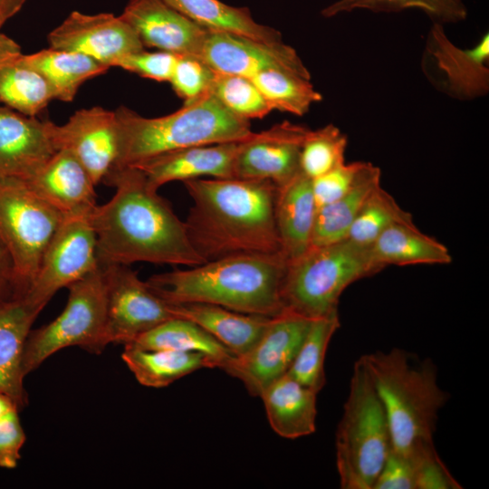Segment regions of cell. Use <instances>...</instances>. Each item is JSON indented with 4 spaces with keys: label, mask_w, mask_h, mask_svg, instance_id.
Masks as SVG:
<instances>
[{
    "label": "cell",
    "mask_w": 489,
    "mask_h": 489,
    "mask_svg": "<svg viewBox=\"0 0 489 489\" xmlns=\"http://www.w3.org/2000/svg\"><path fill=\"white\" fill-rule=\"evenodd\" d=\"M102 183L115 187V194L90 214L100 264L146 262L191 267L205 263L185 222L139 168L111 169Z\"/></svg>",
    "instance_id": "obj_1"
},
{
    "label": "cell",
    "mask_w": 489,
    "mask_h": 489,
    "mask_svg": "<svg viewBox=\"0 0 489 489\" xmlns=\"http://www.w3.org/2000/svg\"><path fill=\"white\" fill-rule=\"evenodd\" d=\"M185 221L205 262L235 254H281L274 217L276 186L269 180L195 178Z\"/></svg>",
    "instance_id": "obj_2"
},
{
    "label": "cell",
    "mask_w": 489,
    "mask_h": 489,
    "mask_svg": "<svg viewBox=\"0 0 489 489\" xmlns=\"http://www.w3.org/2000/svg\"><path fill=\"white\" fill-rule=\"evenodd\" d=\"M286 264L282 254H235L153 274L146 282L168 302H206L274 317L283 312L281 284Z\"/></svg>",
    "instance_id": "obj_3"
},
{
    "label": "cell",
    "mask_w": 489,
    "mask_h": 489,
    "mask_svg": "<svg viewBox=\"0 0 489 489\" xmlns=\"http://www.w3.org/2000/svg\"><path fill=\"white\" fill-rule=\"evenodd\" d=\"M114 111L118 154L111 169L180 149L240 141L254 133L248 120L232 113L210 91L161 117H143L125 106Z\"/></svg>",
    "instance_id": "obj_4"
},
{
    "label": "cell",
    "mask_w": 489,
    "mask_h": 489,
    "mask_svg": "<svg viewBox=\"0 0 489 489\" xmlns=\"http://www.w3.org/2000/svg\"><path fill=\"white\" fill-rule=\"evenodd\" d=\"M362 358L388 417L392 449L409 455L434 443L437 413L448 399L438 386L434 363L414 360L398 348Z\"/></svg>",
    "instance_id": "obj_5"
},
{
    "label": "cell",
    "mask_w": 489,
    "mask_h": 489,
    "mask_svg": "<svg viewBox=\"0 0 489 489\" xmlns=\"http://www.w3.org/2000/svg\"><path fill=\"white\" fill-rule=\"evenodd\" d=\"M382 269L369 247L348 239L311 245L286 264L281 284L283 312L310 320L338 312L340 297L348 286Z\"/></svg>",
    "instance_id": "obj_6"
},
{
    "label": "cell",
    "mask_w": 489,
    "mask_h": 489,
    "mask_svg": "<svg viewBox=\"0 0 489 489\" xmlns=\"http://www.w3.org/2000/svg\"><path fill=\"white\" fill-rule=\"evenodd\" d=\"M336 465L342 489H372L392 450L388 417L362 356L336 432Z\"/></svg>",
    "instance_id": "obj_7"
},
{
    "label": "cell",
    "mask_w": 489,
    "mask_h": 489,
    "mask_svg": "<svg viewBox=\"0 0 489 489\" xmlns=\"http://www.w3.org/2000/svg\"><path fill=\"white\" fill-rule=\"evenodd\" d=\"M65 308L53 321L31 330L24 344L23 372L35 370L60 350L78 346L100 354L107 338V296L103 270L97 268L67 287Z\"/></svg>",
    "instance_id": "obj_8"
},
{
    "label": "cell",
    "mask_w": 489,
    "mask_h": 489,
    "mask_svg": "<svg viewBox=\"0 0 489 489\" xmlns=\"http://www.w3.org/2000/svg\"><path fill=\"white\" fill-rule=\"evenodd\" d=\"M63 217L24 179L0 177V242L11 257L20 299L29 291Z\"/></svg>",
    "instance_id": "obj_9"
},
{
    "label": "cell",
    "mask_w": 489,
    "mask_h": 489,
    "mask_svg": "<svg viewBox=\"0 0 489 489\" xmlns=\"http://www.w3.org/2000/svg\"><path fill=\"white\" fill-rule=\"evenodd\" d=\"M99 265L90 214L64 216L44 250L24 299L42 312L60 289L67 288Z\"/></svg>",
    "instance_id": "obj_10"
},
{
    "label": "cell",
    "mask_w": 489,
    "mask_h": 489,
    "mask_svg": "<svg viewBox=\"0 0 489 489\" xmlns=\"http://www.w3.org/2000/svg\"><path fill=\"white\" fill-rule=\"evenodd\" d=\"M101 267L106 286L109 343L124 345L162 322L177 318L172 304L141 281L129 265Z\"/></svg>",
    "instance_id": "obj_11"
},
{
    "label": "cell",
    "mask_w": 489,
    "mask_h": 489,
    "mask_svg": "<svg viewBox=\"0 0 489 489\" xmlns=\"http://www.w3.org/2000/svg\"><path fill=\"white\" fill-rule=\"evenodd\" d=\"M311 321L288 312L273 317L256 343L245 353L234 356L222 369L240 379L252 396L260 397L288 372Z\"/></svg>",
    "instance_id": "obj_12"
},
{
    "label": "cell",
    "mask_w": 489,
    "mask_h": 489,
    "mask_svg": "<svg viewBox=\"0 0 489 489\" xmlns=\"http://www.w3.org/2000/svg\"><path fill=\"white\" fill-rule=\"evenodd\" d=\"M489 34L471 48H459L435 22L427 39L423 70L442 91L459 100L484 96L489 91Z\"/></svg>",
    "instance_id": "obj_13"
},
{
    "label": "cell",
    "mask_w": 489,
    "mask_h": 489,
    "mask_svg": "<svg viewBox=\"0 0 489 489\" xmlns=\"http://www.w3.org/2000/svg\"><path fill=\"white\" fill-rule=\"evenodd\" d=\"M199 59L212 70L251 78L270 70L311 80L297 52L283 41L263 42L244 35L207 30Z\"/></svg>",
    "instance_id": "obj_14"
},
{
    "label": "cell",
    "mask_w": 489,
    "mask_h": 489,
    "mask_svg": "<svg viewBox=\"0 0 489 489\" xmlns=\"http://www.w3.org/2000/svg\"><path fill=\"white\" fill-rule=\"evenodd\" d=\"M49 47L78 52L110 67L145 49L135 30L120 15L72 12L47 35Z\"/></svg>",
    "instance_id": "obj_15"
},
{
    "label": "cell",
    "mask_w": 489,
    "mask_h": 489,
    "mask_svg": "<svg viewBox=\"0 0 489 489\" xmlns=\"http://www.w3.org/2000/svg\"><path fill=\"white\" fill-rule=\"evenodd\" d=\"M55 150L71 152L84 167L93 183L102 182L118 154L115 111L100 106L76 110L62 125L47 120Z\"/></svg>",
    "instance_id": "obj_16"
},
{
    "label": "cell",
    "mask_w": 489,
    "mask_h": 489,
    "mask_svg": "<svg viewBox=\"0 0 489 489\" xmlns=\"http://www.w3.org/2000/svg\"><path fill=\"white\" fill-rule=\"evenodd\" d=\"M309 130L284 121L254 132L240 143L235 178L269 180L275 186L286 183L301 172V149Z\"/></svg>",
    "instance_id": "obj_17"
},
{
    "label": "cell",
    "mask_w": 489,
    "mask_h": 489,
    "mask_svg": "<svg viewBox=\"0 0 489 489\" xmlns=\"http://www.w3.org/2000/svg\"><path fill=\"white\" fill-rule=\"evenodd\" d=\"M120 17L135 30L144 47L177 56L199 58L208 30L163 0H129Z\"/></svg>",
    "instance_id": "obj_18"
},
{
    "label": "cell",
    "mask_w": 489,
    "mask_h": 489,
    "mask_svg": "<svg viewBox=\"0 0 489 489\" xmlns=\"http://www.w3.org/2000/svg\"><path fill=\"white\" fill-rule=\"evenodd\" d=\"M241 141L180 149L131 167L139 168L150 187L156 190L172 181L184 182L205 177L235 178V163Z\"/></svg>",
    "instance_id": "obj_19"
},
{
    "label": "cell",
    "mask_w": 489,
    "mask_h": 489,
    "mask_svg": "<svg viewBox=\"0 0 489 489\" xmlns=\"http://www.w3.org/2000/svg\"><path fill=\"white\" fill-rule=\"evenodd\" d=\"M55 151L47 120L0 104V177L27 179Z\"/></svg>",
    "instance_id": "obj_20"
},
{
    "label": "cell",
    "mask_w": 489,
    "mask_h": 489,
    "mask_svg": "<svg viewBox=\"0 0 489 489\" xmlns=\"http://www.w3.org/2000/svg\"><path fill=\"white\" fill-rule=\"evenodd\" d=\"M33 191L63 216L91 214L97 206L95 184L69 151H55L29 178Z\"/></svg>",
    "instance_id": "obj_21"
},
{
    "label": "cell",
    "mask_w": 489,
    "mask_h": 489,
    "mask_svg": "<svg viewBox=\"0 0 489 489\" xmlns=\"http://www.w3.org/2000/svg\"><path fill=\"white\" fill-rule=\"evenodd\" d=\"M316 211L312 179L302 172L276 186L275 225L281 254L287 262L311 246Z\"/></svg>",
    "instance_id": "obj_22"
},
{
    "label": "cell",
    "mask_w": 489,
    "mask_h": 489,
    "mask_svg": "<svg viewBox=\"0 0 489 489\" xmlns=\"http://www.w3.org/2000/svg\"><path fill=\"white\" fill-rule=\"evenodd\" d=\"M41 312L24 299L0 303V393L26 407L23 355L32 325Z\"/></svg>",
    "instance_id": "obj_23"
},
{
    "label": "cell",
    "mask_w": 489,
    "mask_h": 489,
    "mask_svg": "<svg viewBox=\"0 0 489 489\" xmlns=\"http://www.w3.org/2000/svg\"><path fill=\"white\" fill-rule=\"evenodd\" d=\"M170 303L176 317L197 324L235 356L245 353L256 343L273 318L206 302Z\"/></svg>",
    "instance_id": "obj_24"
},
{
    "label": "cell",
    "mask_w": 489,
    "mask_h": 489,
    "mask_svg": "<svg viewBox=\"0 0 489 489\" xmlns=\"http://www.w3.org/2000/svg\"><path fill=\"white\" fill-rule=\"evenodd\" d=\"M52 100L47 82L26 64L20 45L0 32V104L37 117Z\"/></svg>",
    "instance_id": "obj_25"
},
{
    "label": "cell",
    "mask_w": 489,
    "mask_h": 489,
    "mask_svg": "<svg viewBox=\"0 0 489 489\" xmlns=\"http://www.w3.org/2000/svg\"><path fill=\"white\" fill-rule=\"evenodd\" d=\"M317 394L288 373L271 383L260 398L272 429L288 439L314 433Z\"/></svg>",
    "instance_id": "obj_26"
},
{
    "label": "cell",
    "mask_w": 489,
    "mask_h": 489,
    "mask_svg": "<svg viewBox=\"0 0 489 489\" xmlns=\"http://www.w3.org/2000/svg\"><path fill=\"white\" fill-rule=\"evenodd\" d=\"M24 60L47 82L53 100L70 102L87 81L110 68L78 52L49 47L24 54Z\"/></svg>",
    "instance_id": "obj_27"
},
{
    "label": "cell",
    "mask_w": 489,
    "mask_h": 489,
    "mask_svg": "<svg viewBox=\"0 0 489 489\" xmlns=\"http://www.w3.org/2000/svg\"><path fill=\"white\" fill-rule=\"evenodd\" d=\"M369 249L382 268L390 264H448L453 259L445 244L424 234L414 222L391 225Z\"/></svg>",
    "instance_id": "obj_28"
},
{
    "label": "cell",
    "mask_w": 489,
    "mask_h": 489,
    "mask_svg": "<svg viewBox=\"0 0 489 489\" xmlns=\"http://www.w3.org/2000/svg\"><path fill=\"white\" fill-rule=\"evenodd\" d=\"M121 358L141 385L156 388L167 387L196 370L217 368L214 359L200 352L125 345Z\"/></svg>",
    "instance_id": "obj_29"
},
{
    "label": "cell",
    "mask_w": 489,
    "mask_h": 489,
    "mask_svg": "<svg viewBox=\"0 0 489 489\" xmlns=\"http://www.w3.org/2000/svg\"><path fill=\"white\" fill-rule=\"evenodd\" d=\"M380 169L363 162L351 187L336 201L317 208L311 245L345 239L369 195L380 187Z\"/></svg>",
    "instance_id": "obj_30"
},
{
    "label": "cell",
    "mask_w": 489,
    "mask_h": 489,
    "mask_svg": "<svg viewBox=\"0 0 489 489\" xmlns=\"http://www.w3.org/2000/svg\"><path fill=\"white\" fill-rule=\"evenodd\" d=\"M200 26L244 35L263 42H279L282 34L255 22L245 7L228 5L220 0H163Z\"/></svg>",
    "instance_id": "obj_31"
},
{
    "label": "cell",
    "mask_w": 489,
    "mask_h": 489,
    "mask_svg": "<svg viewBox=\"0 0 489 489\" xmlns=\"http://www.w3.org/2000/svg\"><path fill=\"white\" fill-rule=\"evenodd\" d=\"M125 345L145 350L200 352L214 359L220 369L235 356L200 326L183 318L168 320Z\"/></svg>",
    "instance_id": "obj_32"
},
{
    "label": "cell",
    "mask_w": 489,
    "mask_h": 489,
    "mask_svg": "<svg viewBox=\"0 0 489 489\" xmlns=\"http://www.w3.org/2000/svg\"><path fill=\"white\" fill-rule=\"evenodd\" d=\"M338 312L312 319L288 374L319 393L326 383L324 360L329 343L340 328Z\"/></svg>",
    "instance_id": "obj_33"
},
{
    "label": "cell",
    "mask_w": 489,
    "mask_h": 489,
    "mask_svg": "<svg viewBox=\"0 0 489 489\" xmlns=\"http://www.w3.org/2000/svg\"><path fill=\"white\" fill-rule=\"evenodd\" d=\"M273 110L303 116L313 103L321 101L322 96L311 80L277 70L259 72L250 78Z\"/></svg>",
    "instance_id": "obj_34"
},
{
    "label": "cell",
    "mask_w": 489,
    "mask_h": 489,
    "mask_svg": "<svg viewBox=\"0 0 489 489\" xmlns=\"http://www.w3.org/2000/svg\"><path fill=\"white\" fill-rule=\"evenodd\" d=\"M410 222H414L412 215L380 186L363 204L345 239L360 246L369 247L391 225Z\"/></svg>",
    "instance_id": "obj_35"
},
{
    "label": "cell",
    "mask_w": 489,
    "mask_h": 489,
    "mask_svg": "<svg viewBox=\"0 0 489 489\" xmlns=\"http://www.w3.org/2000/svg\"><path fill=\"white\" fill-rule=\"evenodd\" d=\"M417 8L436 23H456L466 18L467 9L463 0H339L321 11L324 17L358 9L375 13L400 12Z\"/></svg>",
    "instance_id": "obj_36"
},
{
    "label": "cell",
    "mask_w": 489,
    "mask_h": 489,
    "mask_svg": "<svg viewBox=\"0 0 489 489\" xmlns=\"http://www.w3.org/2000/svg\"><path fill=\"white\" fill-rule=\"evenodd\" d=\"M347 144V136L333 124L310 129L301 149V172L313 179L345 162Z\"/></svg>",
    "instance_id": "obj_37"
},
{
    "label": "cell",
    "mask_w": 489,
    "mask_h": 489,
    "mask_svg": "<svg viewBox=\"0 0 489 489\" xmlns=\"http://www.w3.org/2000/svg\"><path fill=\"white\" fill-rule=\"evenodd\" d=\"M210 92L232 113L263 119L273 108L250 78L214 71Z\"/></svg>",
    "instance_id": "obj_38"
},
{
    "label": "cell",
    "mask_w": 489,
    "mask_h": 489,
    "mask_svg": "<svg viewBox=\"0 0 489 489\" xmlns=\"http://www.w3.org/2000/svg\"><path fill=\"white\" fill-rule=\"evenodd\" d=\"M214 73L198 57L180 55L168 82L184 102L190 101L209 91Z\"/></svg>",
    "instance_id": "obj_39"
},
{
    "label": "cell",
    "mask_w": 489,
    "mask_h": 489,
    "mask_svg": "<svg viewBox=\"0 0 489 489\" xmlns=\"http://www.w3.org/2000/svg\"><path fill=\"white\" fill-rule=\"evenodd\" d=\"M408 455L415 465L416 489L462 488L440 459L434 443L422 446Z\"/></svg>",
    "instance_id": "obj_40"
},
{
    "label": "cell",
    "mask_w": 489,
    "mask_h": 489,
    "mask_svg": "<svg viewBox=\"0 0 489 489\" xmlns=\"http://www.w3.org/2000/svg\"><path fill=\"white\" fill-rule=\"evenodd\" d=\"M363 162H343L312 179L314 200L318 207L341 197L353 185Z\"/></svg>",
    "instance_id": "obj_41"
},
{
    "label": "cell",
    "mask_w": 489,
    "mask_h": 489,
    "mask_svg": "<svg viewBox=\"0 0 489 489\" xmlns=\"http://www.w3.org/2000/svg\"><path fill=\"white\" fill-rule=\"evenodd\" d=\"M177 55L164 51L145 49L123 57L116 65L140 77L157 82H169Z\"/></svg>",
    "instance_id": "obj_42"
},
{
    "label": "cell",
    "mask_w": 489,
    "mask_h": 489,
    "mask_svg": "<svg viewBox=\"0 0 489 489\" xmlns=\"http://www.w3.org/2000/svg\"><path fill=\"white\" fill-rule=\"evenodd\" d=\"M372 489H416L415 465L411 456L392 449Z\"/></svg>",
    "instance_id": "obj_43"
},
{
    "label": "cell",
    "mask_w": 489,
    "mask_h": 489,
    "mask_svg": "<svg viewBox=\"0 0 489 489\" xmlns=\"http://www.w3.org/2000/svg\"><path fill=\"white\" fill-rule=\"evenodd\" d=\"M19 411L14 410L0 420V466L14 468L20 459V451L25 442Z\"/></svg>",
    "instance_id": "obj_44"
},
{
    "label": "cell",
    "mask_w": 489,
    "mask_h": 489,
    "mask_svg": "<svg viewBox=\"0 0 489 489\" xmlns=\"http://www.w3.org/2000/svg\"><path fill=\"white\" fill-rule=\"evenodd\" d=\"M20 300L14 265L9 254L0 242V303Z\"/></svg>",
    "instance_id": "obj_45"
},
{
    "label": "cell",
    "mask_w": 489,
    "mask_h": 489,
    "mask_svg": "<svg viewBox=\"0 0 489 489\" xmlns=\"http://www.w3.org/2000/svg\"><path fill=\"white\" fill-rule=\"evenodd\" d=\"M26 0H0V30L23 8Z\"/></svg>",
    "instance_id": "obj_46"
},
{
    "label": "cell",
    "mask_w": 489,
    "mask_h": 489,
    "mask_svg": "<svg viewBox=\"0 0 489 489\" xmlns=\"http://www.w3.org/2000/svg\"><path fill=\"white\" fill-rule=\"evenodd\" d=\"M16 409L21 410L17 403L7 395L0 393V420Z\"/></svg>",
    "instance_id": "obj_47"
}]
</instances>
